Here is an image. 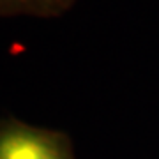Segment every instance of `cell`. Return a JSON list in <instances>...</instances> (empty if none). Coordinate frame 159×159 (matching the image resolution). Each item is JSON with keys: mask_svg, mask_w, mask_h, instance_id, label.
Masks as SVG:
<instances>
[{"mask_svg": "<svg viewBox=\"0 0 159 159\" xmlns=\"http://www.w3.org/2000/svg\"><path fill=\"white\" fill-rule=\"evenodd\" d=\"M0 159L74 157L64 134L18 119H6L0 122Z\"/></svg>", "mask_w": 159, "mask_h": 159, "instance_id": "obj_1", "label": "cell"}, {"mask_svg": "<svg viewBox=\"0 0 159 159\" xmlns=\"http://www.w3.org/2000/svg\"><path fill=\"white\" fill-rule=\"evenodd\" d=\"M74 4L76 0H0V16L57 18Z\"/></svg>", "mask_w": 159, "mask_h": 159, "instance_id": "obj_2", "label": "cell"}]
</instances>
